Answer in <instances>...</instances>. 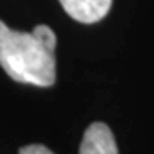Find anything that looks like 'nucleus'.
<instances>
[{
  "label": "nucleus",
  "mask_w": 154,
  "mask_h": 154,
  "mask_svg": "<svg viewBox=\"0 0 154 154\" xmlns=\"http://www.w3.org/2000/svg\"><path fill=\"white\" fill-rule=\"evenodd\" d=\"M55 33L39 24L31 31H14L0 21V65L11 79L50 88L57 79Z\"/></svg>",
  "instance_id": "f257e3e1"
},
{
  "label": "nucleus",
  "mask_w": 154,
  "mask_h": 154,
  "mask_svg": "<svg viewBox=\"0 0 154 154\" xmlns=\"http://www.w3.org/2000/svg\"><path fill=\"white\" fill-rule=\"evenodd\" d=\"M79 154H118L115 137L110 127L103 122L91 123L84 132Z\"/></svg>",
  "instance_id": "f03ea898"
},
{
  "label": "nucleus",
  "mask_w": 154,
  "mask_h": 154,
  "mask_svg": "<svg viewBox=\"0 0 154 154\" xmlns=\"http://www.w3.org/2000/svg\"><path fill=\"white\" fill-rule=\"evenodd\" d=\"M63 11L82 24H94L108 14L113 0H58Z\"/></svg>",
  "instance_id": "7ed1b4c3"
},
{
  "label": "nucleus",
  "mask_w": 154,
  "mask_h": 154,
  "mask_svg": "<svg viewBox=\"0 0 154 154\" xmlns=\"http://www.w3.org/2000/svg\"><path fill=\"white\" fill-rule=\"evenodd\" d=\"M19 154H55V152L50 151L46 146H41V144H29V146H24V147L19 149Z\"/></svg>",
  "instance_id": "20e7f679"
}]
</instances>
